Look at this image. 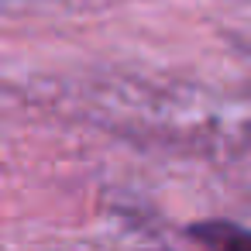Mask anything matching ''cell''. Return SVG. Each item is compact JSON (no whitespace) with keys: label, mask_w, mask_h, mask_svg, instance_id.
<instances>
[{"label":"cell","mask_w":251,"mask_h":251,"mask_svg":"<svg viewBox=\"0 0 251 251\" xmlns=\"http://www.w3.org/2000/svg\"><path fill=\"white\" fill-rule=\"evenodd\" d=\"M196 237L210 241L217 251H251V234L237 227H196Z\"/></svg>","instance_id":"obj_1"}]
</instances>
